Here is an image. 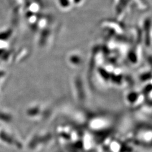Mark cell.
Here are the masks:
<instances>
[{"mask_svg": "<svg viewBox=\"0 0 152 152\" xmlns=\"http://www.w3.org/2000/svg\"><path fill=\"white\" fill-rule=\"evenodd\" d=\"M13 35L11 28L0 30V64L7 63L12 57Z\"/></svg>", "mask_w": 152, "mask_h": 152, "instance_id": "6da1fadb", "label": "cell"}, {"mask_svg": "<svg viewBox=\"0 0 152 152\" xmlns=\"http://www.w3.org/2000/svg\"><path fill=\"white\" fill-rule=\"evenodd\" d=\"M7 73L4 69L0 67V87L7 79Z\"/></svg>", "mask_w": 152, "mask_h": 152, "instance_id": "7a4b0ae2", "label": "cell"}]
</instances>
